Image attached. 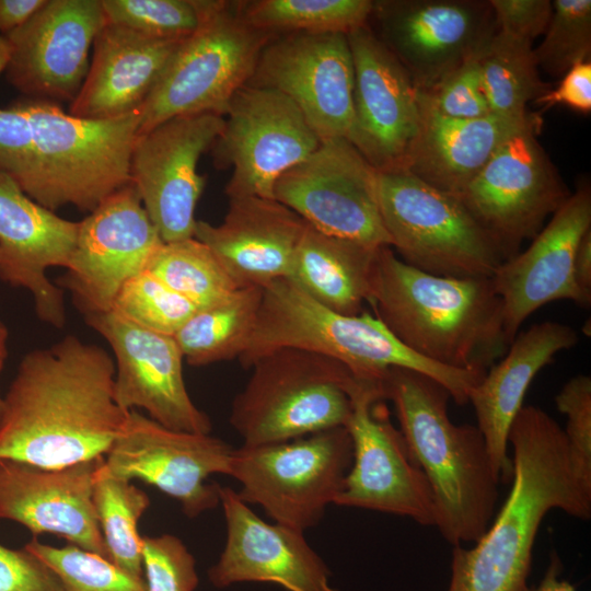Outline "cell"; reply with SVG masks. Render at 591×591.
I'll list each match as a JSON object with an SVG mask.
<instances>
[{
    "instance_id": "cell-22",
    "label": "cell",
    "mask_w": 591,
    "mask_h": 591,
    "mask_svg": "<svg viewBox=\"0 0 591 591\" xmlns=\"http://www.w3.org/2000/svg\"><path fill=\"white\" fill-rule=\"evenodd\" d=\"M347 38L355 72L350 142L376 171L402 169L420 125L418 90L368 24Z\"/></svg>"
},
{
    "instance_id": "cell-4",
    "label": "cell",
    "mask_w": 591,
    "mask_h": 591,
    "mask_svg": "<svg viewBox=\"0 0 591 591\" xmlns=\"http://www.w3.org/2000/svg\"><path fill=\"white\" fill-rule=\"evenodd\" d=\"M383 392L431 487L434 526L453 546L476 543L496 515L500 485L482 432L477 426L455 425L448 413L449 392L420 372L392 368Z\"/></svg>"
},
{
    "instance_id": "cell-36",
    "label": "cell",
    "mask_w": 591,
    "mask_h": 591,
    "mask_svg": "<svg viewBox=\"0 0 591 591\" xmlns=\"http://www.w3.org/2000/svg\"><path fill=\"white\" fill-rule=\"evenodd\" d=\"M146 269L197 310L212 306L241 288L210 248L195 237L163 242Z\"/></svg>"
},
{
    "instance_id": "cell-51",
    "label": "cell",
    "mask_w": 591,
    "mask_h": 591,
    "mask_svg": "<svg viewBox=\"0 0 591 591\" xmlns=\"http://www.w3.org/2000/svg\"><path fill=\"white\" fill-rule=\"evenodd\" d=\"M7 341H8V329L5 325L0 320V372L2 371V368L4 366L8 349H7Z\"/></svg>"
},
{
    "instance_id": "cell-32",
    "label": "cell",
    "mask_w": 591,
    "mask_h": 591,
    "mask_svg": "<svg viewBox=\"0 0 591 591\" xmlns=\"http://www.w3.org/2000/svg\"><path fill=\"white\" fill-rule=\"evenodd\" d=\"M262 297L263 287L245 286L197 310L173 336L183 358L195 367L239 358L254 331Z\"/></svg>"
},
{
    "instance_id": "cell-38",
    "label": "cell",
    "mask_w": 591,
    "mask_h": 591,
    "mask_svg": "<svg viewBox=\"0 0 591 591\" xmlns=\"http://www.w3.org/2000/svg\"><path fill=\"white\" fill-rule=\"evenodd\" d=\"M59 577L63 591H146L144 581L74 545L56 547L33 537L24 546Z\"/></svg>"
},
{
    "instance_id": "cell-30",
    "label": "cell",
    "mask_w": 591,
    "mask_h": 591,
    "mask_svg": "<svg viewBox=\"0 0 591 591\" xmlns=\"http://www.w3.org/2000/svg\"><path fill=\"white\" fill-rule=\"evenodd\" d=\"M419 99V96H418ZM420 125L402 169L428 185L457 196L514 132L542 118L538 113L476 119L443 117L419 100Z\"/></svg>"
},
{
    "instance_id": "cell-45",
    "label": "cell",
    "mask_w": 591,
    "mask_h": 591,
    "mask_svg": "<svg viewBox=\"0 0 591 591\" xmlns=\"http://www.w3.org/2000/svg\"><path fill=\"white\" fill-rule=\"evenodd\" d=\"M0 591H63L54 570L26 548L0 544Z\"/></svg>"
},
{
    "instance_id": "cell-11",
    "label": "cell",
    "mask_w": 591,
    "mask_h": 591,
    "mask_svg": "<svg viewBox=\"0 0 591 591\" xmlns=\"http://www.w3.org/2000/svg\"><path fill=\"white\" fill-rule=\"evenodd\" d=\"M542 126L541 118L509 137L456 196L506 260L571 194L537 139Z\"/></svg>"
},
{
    "instance_id": "cell-28",
    "label": "cell",
    "mask_w": 591,
    "mask_h": 591,
    "mask_svg": "<svg viewBox=\"0 0 591 591\" xmlns=\"http://www.w3.org/2000/svg\"><path fill=\"white\" fill-rule=\"evenodd\" d=\"M578 340L569 325L554 321L534 324L515 336L500 361L472 390L468 402L500 484L512 479L509 432L531 382L558 352L572 348Z\"/></svg>"
},
{
    "instance_id": "cell-24",
    "label": "cell",
    "mask_w": 591,
    "mask_h": 591,
    "mask_svg": "<svg viewBox=\"0 0 591 591\" xmlns=\"http://www.w3.org/2000/svg\"><path fill=\"white\" fill-rule=\"evenodd\" d=\"M219 497L227 537L208 570L213 587L253 581L278 583L288 591H337L304 532L264 521L231 487L220 485Z\"/></svg>"
},
{
    "instance_id": "cell-40",
    "label": "cell",
    "mask_w": 591,
    "mask_h": 591,
    "mask_svg": "<svg viewBox=\"0 0 591 591\" xmlns=\"http://www.w3.org/2000/svg\"><path fill=\"white\" fill-rule=\"evenodd\" d=\"M205 0H101L105 23L141 34L182 39L193 34L202 19Z\"/></svg>"
},
{
    "instance_id": "cell-44",
    "label": "cell",
    "mask_w": 591,
    "mask_h": 591,
    "mask_svg": "<svg viewBox=\"0 0 591 591\" xmlns=\"http://www.w3.org/2000/svg\"><path fill=\"white\" fill-rule=\"evenodd\" d=\"M9 57L8 45L0 34V74ZM32 158V132L26 116L13 104L0 107V172L19 182L26 173Z\"/></svg>"
},
{
    "instance_id": "cell-48",
    "label": "cell",
    "mask_w": 591,
    "mask_h": 591,
    "mask_svg": "<svg viewBox=\"0 0 591 591\" xmlns=\"http://www.w3.org/2000/svg\"><path fill=\"white\" fill-rule=\"evenodd\" d=\"M47 0H0V34L5 36L24 25Z\"/></svg>"
},
{
    "instance_id": "cell-27",
    "label": "cell",
    "mask_w": 591,
    "mask_h": 591,
    "mask_svg": "<svg viewBox=\"0 0 591 591\" xmlns=\"http://www.w3.org/2000/svg\"><path fill=\"white\" fill-rule=\"evenodd\" d=\"M308 223L276 199L229 198L223 221L197 220L194 237L207 245L240 286L287 278Z\"/></svg>"
},
{
    "instance_id": "cell-41",
    "label": "cell",
    "mask_w": 591,
    "mask_h": 591,
    "mask_svg": "<svg viewBox=\"0 0 591 591\" xmlns=\"http://www.w3.org/2000/svg\"><path fill=\"white\" fill-rule=\"evenodd\" d=\"M141 540L146 591H195L199 582L196 561L177 536L146 535Z\"/></svg>"
},
{
    "instance_id": "cell-19",
    "label": "cell",
    "mask_w": 591,
    "mask_h": 591,
    "mask_svg": "<svg viewBox=\"0 0 591 591\" xmlns=\"http://www.w3.org/2000/svg\"><path fill=\"white\" fill-rule=\"evenodd\" d=\"M379 38L427 91L466 60L479 56L497 26L489 1H374Z\"/></svg>"
},
{
    "instance_id": "cell-46",
    "label": "cell",
    "mask_w": 591,
    "mask_h": 591,
    "mask_svg": "<svg viewBox=\"0 0 591 591\" xmlns=\"http://www.w3.org/2000/svg\"><path fill=\"white\" fill-rule=\"evenodd\" d=\"M497 30L533 43L544 35L553 12L551 0H490Z\"/></svg>"
},
{
    "instance_id": "cell-3",
    "label": "cell",
    "mask_w": 591,
    "mask_h": 591,
    "mask_svg": "<svg viewBox=\"0 0 591 591\" xmlns=\"http://www.w3.org/2000/svg\"><path fill=\"white\" fill-rule=\"evenodd\" d=\"M368 303L397 340L444 367L487 372L509 347L491 278L427 274L390 246L376 252Z\"/></svg>"
},
{
    "instance_id": "cell-16",
    "label": "cell",
    "mask_w": 591,
    "mask_h": 591,
    "mask_svg": "<svg viewBox=\"0 0 591 591\" xmlns=\"http://www.w3.org/2000/svg\"><path fill=\"white\" fill-rule=\"evenodd\" d=\"M247 84L286 95L321 142L351 140L355 72L346 34L276 35L263 48Z\"/></svg>"
},
{
    "instance_id": "cell-31",
    "label": "cell",
    "mask_w": 591,
    "mask_h": 591,
    "mask_svg": "<svg viewBox=\"0 0 591 591\" xmlns=\"http://www.w3.org/2000/svg\"><path fill=\"white\" fill-rule=\"evenodd\" d=\"M379 248L324 234L308 224L287 279L320 304L357 315L368 303Z\"/></svg>"
},
{
    "instance_id": "cell-26",
    "label": "cell",
    "mask_w": 591,
    "mask_h": 591,
    "mask_svg": "<svg viewBox=\"0 0 591 591\" xmlns=\"http://www.w3.org/2000/svg\"><path fill=\"white\" fill-rule=\"evenodd\" d=\"M101 459L60 468L0 459V519L108 559L92 498Z\"/></svg>"
},
{
    "instance_id": "cell-39",
    "label": "cell",
    "mask_w": 591,
    "mask_h": 591,
    "mask_svg": "<svg viewBox=\"0 0 591 591\" xmlns=\"http://www.w3.org/2000/svg\"><path fill=\"white\" fill-rule=\"evenodd\" d=\"M544 38L533 54L538 69L561 78L591 57V1L554 0Z\"/></svg>"
},
{
    "instance_id": "cell-6",
    "label": "cell",
    "mask_w": 591,
    "mask_h": 591,
    "mask_svg": "<svg viewBox=\"0 0 591 591\" xmlns=\"http://www.w3.org/2000/svg\"><path fill=\"white\" fill-rule=\"evenodd\" d=\"M14 105L26 116L32 132L31 163L18 184L33 200L54 212L69 205L92 212L130 184L139 109L88 119L45 100L28 99Z\"/></svg>"
},
{
    "instance_id": "cell-2",
    "label": "cell",
    "mask_w": 591,
    "mask_h": 591,
    "mask_svg": "<svg viewBox=\"0 0 591 591\" xmlns=\"http://www.w3.org/2000/svg\"><path fill=\"white\" fill-rule=\"evenodd\" d=\"M510 493L472 548L453 546L448 591H525L532 553L546 513L591 517V487L576 474L564 429L545 410L523 406L509 432Z\"/></svg>"
},
{
    "instance_id": "cell-52",
    "label": "cell",
    "mask_w": 591,
    "mask_h": 591,
    "mask_svg": "<svg viewBox=\"0 0 591 591\" xmlns=\"http://www.w3.org/2000/svg\"><path fill=\"white\" fill-rule=\"evenodd\" d=\"M3 397L0 395V418L2 414Z\"/></svg>"
},
{
    "instance_id": "cell-33",
    "label": "cell",
    "mask_w": 591,
    "mask_h": 591,
    "mask_svg": "<svg viewBox=\"0 0 591 591\" xmlns=\"http://www.w3.org/2000/svg\"><path fill=\"white\" fill-rule=\"evenodd\" d=\"M484 94L493 114L523 116L528 103L552 89L544 82L533 54V43L498 30L478 56Z\"/></svg>"
},
{
    "instance_id": "cell-12",
    "label": "cell",
    "mask_w": 591,
    "mask_h": 591,
    "mask_svg": "<svg viewBox=\"0 0 591 591\" xmlns=\"http://www.w3.org/2000/svg\"><path fill=\"white\" fill-rule=\"evenodd\" d=\"M383 383L359 380L351 391L346 424L352 462L335 505L413 519L434 526L431 487L412 456L399 429L390 420Z\"/></svg>"
},
{
    "instance_id": "cell-25",
    "label": "cell",
    "mask_w": 591,
    "mask_h": 591,
    "mask_svg": "<svg viewBox=\"0 0 591 591\" xmlns=\"http://www.w3.org/2000/svg\"><path fill=\"white\" fill-rule=\"evenodd\" d=\"M77 235L78 222L43 207L0 172V278L28 290L37 316L59 328L66 323L63 292L46 270L68 267Z\"/></svg>"
},
{
    "instance_id": "cell-43",
    "label": "cell",
    "mask_w": 591,
    "mask_h": 591,
    "mask_svg": "<svg viewBox=\"0 0 591 591\" xmlns=\"http://www.w3.org/2000/svg\"><path fill=\"white\" fill-rule=\"evenodd\" d=\"M555 404L567 417L564 433L572 467L591 487V378L587 374L571 378L555 396Z\"/></svg>"
},
{
    "instance_id": "cell-34",
    "label": "cell",
    "mask_w": 591,
    "mask_h": 591,
    "mask_svg": "<svg viewBox=\"0 0 591 591\" xmlns=\"http://www.w3.org/2000/svg\"><path fill=\"white\" fill-rule=\"evenodd\" d=\"M101 459L93 478V505L108 560L125 572L143 579L142 535L138 522L150 498L130 480L111 475Z\"/></svg>"
},
{
    "instance_id": "cell-20",
    "label": "cell",
    "mask_w": 591,
    "mask_h": 591,
    "mask_svg": "<svg viewBox=\"0 0 591 591\" xmlns=\"http://www.w3.org/2000/svg\"><path fill=\"white\" fill-rule=\"evenodd\" d=\"M104 24L101 0H47L24 25L3 36L8 81L28 99L71 103Z\"/></svg>"
},
{
    "instance_id": "cell-13",
    "label": "cell",
    "mask_w": 591,
    "mask_h": 591,
    "mask_svg": "<svg viewBox=\"0 0 591 591\" xmlns=\"http://www.w3.org/2000/svg\"><path fill=\"white\" fill-rule=\"evenodd\" d=\"M211 147L213 164L232 167L229 198L275 199L279 177L321 143L301 111L282 93L246 84L232 97Z\"/></svg>"
},
{
    "instance_id": "cell-23",
    "label": "cell",
    "mask_w": 591,
    "mask_h": 591,
    "mask_svg": "<svg viewBox=\"0 0 591 591\" xmlns=\"http://www.w3.org/2000/svg\"><path fill=\"white\" fill-rule=\"evenodd\" d=\"M590 229L591 189L582 182L533 237L530 246L497 268L491 280L502 301L509 345L522 323L549 302L570 300L590 306L591 297L580 290L573 276L577 246Z\"/></svg>"
},
{
    "instance_id": "cell-5",
    "label": "cell",
    "mask_w": 591,
    "mask_h": 591,
    "mask_svg": "<svg viewBox=\"0 0 591 591\" xmlns=\"http://www.w3.org/2000/svg\"><path fill=\"white\" fill-rule=\"evenodd\" d=\"M294 348L334 359L363 381L382 383L392 368L420 372L440 383L459 405L468 403L483 373L444 367L403 345L368 311L357 315L335 312L311 299L287 278L263 286L256 324L237 358L251 368L259 358Z\"/></svg>"
},
{
    "instance_id": "cell-9",
    "label": "cell",
    "mask_w": 591,
    "mask_h": 591,
    "mask_svg": "<svg viewBox=\"0 0 591 591\" xmlns=\"http://www.w3.org/2000/svg\"><path fill=\"white\" fill-rule=\"evenodd\" d=\"M384 229L399 258L440 277L491 278L506 256L454 195L405 169L378 171Z\"/></svg>"
},
{
    "instance_id": "cell-15",
    "label": "cell",
    "mask_w": 591,
    "mask_h": 591,
    "mask_svg": "<svg viewBox=\"0 0 591 591\" xmlns=\"http://www.w3.org/2000/svg\"><path fill=\"white\" fill-rule=\"evenodd\" d=\"M233 447L210 433L166 428L130 410L120 436L103 460L113 476L154 486L175 499L188 518L220 506L213 474L228 475Z\"/></svg>"
},
{
    "instance_id": "cell-47",
    "label": "cell",
    "mask_w": 591,
    "mask_h": 591,
    "mask_svg": "<svg viewBox=\"0 0 591 591\" xmlns=\"http://www.w3.org/2000/svg\"><path fill=\"white\" fill-rule=\"evenodd\" d=\"M533 103L541 106L538 114L555 105H566L577 112H591V61H582L571 67L561 78L557 88H552Z\"/></svg>"
},
{
    "instance_id": "cell-42",
    "label": "cell",
    "mask_w": 591,
    "mask_h": 591,
    "mask_svg": "<svg viewBox=\"0 0 591 591\" xmlns=\"http://www.w3.org/2000/svg\"><path fill=\"white\" fill-rule=\"evenodd\" d=\"M420 102L451 119H476L489 115L484 94L478 56L448 73L427 91H418Z\"/></svg>"
},
{
    "instance_id": "cell-7",
    "label": "cell",
    "mask_w": 591,
    "mask_h": 591,
    "mask_svg": "<svg viewBox=\"0 0 591 591\" xmlns=\"http://www.w3.org/2000/svg\"><path fill=\"white\" fill-rule=\"evenodd\" d=\"M251 369L230 414L243 445L278 443L346 426L351 391L359 379L340 362L281 348L259 358Z\"/></svg>"
},
{
    "instance_id": "cell-8",
    "label": "cell",
    "mask_w": 591,
    "mask_h": 591,
    "mask_svg": "<svg viewBox=\"0 0 591 591\" xmlns=\"http://www.w3.org/2000/svg\"><path fill=\"white\" fill-rule=\"evenodd\" d=\"M275 36L250 25L237 2L205 0L199 26L181 42L139 108L138 135L177 116H224Z\"/></svg>"
},
{
    "instance_id": "cell-49",
    "label": "cell",
    "mask_w": 591,
    "mask_h": 591,
    "mask_svg": "<svg viewBox=\"0 0 591 591\" xmlns=\"http://www.w3.org/2000/svg\"><path fill=\"white\" fill-rule=\"evenodd\" d=\"M573 276L580 290L591 297V229L582 235L577 246Z\"/></svg>"
},
{
    "instance_id": "cell-21",
    "label": "cell",
    "mask_w": 591,
    "mask_h": 591,
    "mask_svg": "<svg viewBox=\"0 0 591 591\" xmlns=\"http://www.w3.org/2000/svg\"><path fill=\"white\" fill-rule=\"evenodd\" d=\"M115 356L114 396L126 412L141 408L178 431H211L210 418L192 401L183 376V355L173 336L146 329L114 310L85 316Z\"/></svg>"
},
{
    "instance_id": "cell-14",
    "label": "cell",
    "mask_w": 591,
    "mask_h": 591,
    "mask_svg": "<svg viewBox=\"0 0 591 591\" xmlns=\"http://www.w3.org/2000/svg\"><path fill=\"white\" fill-rule=\"evenodd\" d=\"M274 196L324 234L391 247L379 208L378 171L347 139L322 141L279 177Z\"/></svg>"
},
{
    "instance_id": "cell-1",
    "label": "cell",
    "mask_w": 591,
    "mask_h": 591,
    "mask_svg": "<svg viewBox=\"0 0 591 591\" xmlns=\"http://www.w3.org/2000/svg\"><path fill=\"white\" fill-rule=\"evenodd\" d=\"M114 378L108 352L77 336L25 355L3 397L0 459L60 468L104 457L129 414Z\"/></svg>"
},
{
    "instance_id": "cell-37",
    "label": "cell",
    "mask_w": 591,
    "mask_h": 591,
    "mask_svg": "<svg viewBox=\"0 0 591 591\" xmlns=\"http://www.w3.org/2000/svg\"><path fill=\"white\" fill-rule=\"evenodd\" d=\"M112 310L146 329L174 336L197 308L144 269L123 286Z\"/></svg>"
},
{
    "instance_id": "cell-35",
    "label": "cell",
    "mask_w": 591,
    "mask_h": 591,
    "mask_svg": "<svg viewBox=\"0 0 591 591\" xmlns=\"http://www.w3.org/2000/svg\"><path fill=\"white\" fill-rule=\"evenodd\" d=\"M370 0H255L237 2L244 20L273 35L341 33L368 24Z\"/></svg>"
},
{
    "instance_id": "cell-17",
    "label": "cell",
    "mask_w": 591,
    "mask_h": 591,
    "mask_svg": "<svg viewBox=\"0 0 591 591\" xmlns=\"http://www.w3.org/2000/svg\"><path fill=\"white\" fill-rule=\"evenodd\" d=\"M224 117L213 113L167 119L138 135L130 160V183L164 243L194 237L195 209L206 178L197 172Z\"/></svg>"
},
{
    "instance_id": "cell-50",
    "label": "cell",
    "mask_w": 591,
    "mask_h": 591,
    "mask_svg": "<svg viewBox=\"0 0 591 591\" xmlns=\"http://www.w3.org/2000/svg\"><path fill=\"white\" fill-rule=\"evenodd\" d=\"M561 570V561L558 555L553 552L544 578L536 587H528L525 591H577L572 584L559 577Z\"/></svg>"
},
{
    "instance_id": "cell-18",
    "label": "cell",
    "mask_w": 591,
    "mask_h": 591,
    "mask_svg": "<svg viewBox=\"0 0 591 591\" xmlns=\"http://www.w3.org/2000/svg\"><path fill=\"white\" fill-rule=\"evenodd\" d=\"M162 243L130 183L78 222L76 245L59 282L84 316L111 311L123 286L147 268Z\"/></svg>"
},
{
    "instance_id": "cell-10",
    "label": "cell",
    "mask_w": 591,
    "mask_h": 591,
    "mask_svg": "<svg viewBox=\"0 0 591 591\" xmlns=\"http://www.w3.org/2000/svg\"><path fill=\"white\" fill-rule=\"evenodd\" d=\"M352 462L346 427L298 439L241 445L232 451L228 475L247 505L260 506L275 523L304 532L320 523L343 490Z\"/></svg>"
},
{
    "instance_id": "cell-29",
    "label": "cell",
    "mask_w": 591,
    "mask_h": 591,
    "mask_svg": "<svg viewBox=\"0 0 591 591\" xmlns=\"http://www.w3.org/2000/svg\"><path fill=\"white\" fill-rule=\"evenodd\" d=\"M183 39L151 37L105 23L94 39L88 74L69 114L107 119L139 109Z\"/></svg>"
}]
</instances>
